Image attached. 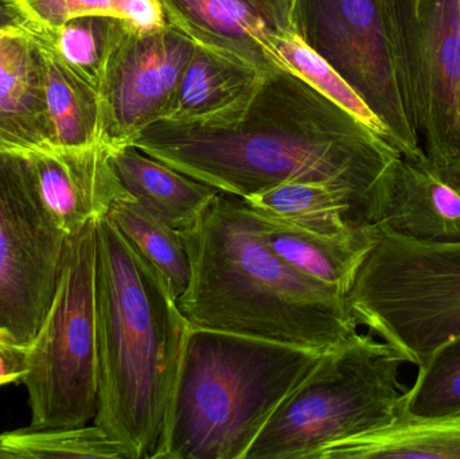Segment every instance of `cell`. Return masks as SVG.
Returning <instances> with one entry per match:
<instances>
[{
  "instance_id": "cell-1",
  "label": "cell",
  "mask_w": 460,
  "mask_h": 459,
  "mask_svg": "<svg viewBox=\"0 0 460 459\" xmlns=\"http://www.w3.org/2000/svg\"><path fill=\"white\" fill-rule=\"evenodd\" d=\"M131 146L241 199L296 181L337 186L367 225L383 220L402 158L388 140L280 67L262 73L253 94L224 115L156 121Z\"/></svg>"
},
{
  "instance_id": "cell-2",
  "label": "cell",
  "mask_w": 460,
  "mask_h": 459,
  "mask_svg": "<svg viewBox=\"0 0 460 459\" xmlns=\"http://www.w3.org/2000/svg\"><path fill=\"white\" fill-rule=\"evenodd\" d=\"M181 234L190 282L178 306L191 325L322 353L358 331L346 296L281 260L238 197L220 191Z\"/></svg>"
},
{
  "instance_id": "cell-3",
  "label": "cell",
  "mask_w": 460,
  "mask_h": 459,
  "mask_svg": "<svg viewBox=\"0 0 460 459\" xmlns=\"http://www.w3.org/2000/svg\"><path fill=\"white\" fill-rule=\"evenodd\" d=\"M191 323L115 224L96 221L97 412L126 459H154Z\"/></svg>"
},
{
  "instance_id": "cell-4",
  "label": "cell",
  "mask_w": 460,
  "mask_h": 459,
  "mask_svg": "<svg viewBox=\"0 0 460 459\" xmlns=\"http://www.w3.org/2000/svg\"><path fill=\"white\" fill-rule=\"evenodd\" d=\"M321 356L190 325L154 459H245Z\"/></svg>"
},
{
  "instance_id": "cell-5",
  "label": "cell",
  "mask_w": 460,
  "mask_h": 459,
  "mask_svg": "<svg viewBox=\"0 0 460 459\" xmlns=\"http://www.w3.org/2000/svg\"><path fill=\"white\" fill-rule=\"evenodd\" d=\"M407 363L394 345L357 331L322 353L245 459H314L330 445L394 425L404 418L400 375Z\"/></svg>"
},
{
  "instance_id": "cell-6",
  "label": "cell",
  "mask_w": 460,
  "mask_h": 459,
  "mask_svg": "<svg viewBox=\"0 0 460 459\" xmlns=\"http://www.w3.org/2000/svg\"><path fill=\"white\" fill-rule=\"evenodd\" d=\"M291 22L383 121L402 156L424 153L402 0H291Z\"/></svg>"
},
{
  "instance_id": "cell-7",
  "label": "cell",
  "mask_w": 460,
  "mask_h": 459,
  "mask_svg": "<svg viewBox=\"0 0 460 459\" xmlns=\"http://www.w3.org/2000/svg\"><path fill=\"white\" fill-rule=\"evenodd\" d=\"M346 302L358 326L421 366L460 336V242H419L378 226Z\"/></svg>"
},
{
  "instance_id": "cell-8",
  "label": "cell",
  "mask_w": 460,
  "mask_h": 459,
  "mask_svg": "<svg viewBox=\"0 0 460 459\" xmlns=\"http://www.w3.org/2000/svg\"><path fill=\"white\" fill-rule=\"evenodd\" d=\"M96 221L67 239L53 301L24 352L31 430L80 428L96 417Z\"/></svg>"
},
{
  "instance_id": "cell-9",
  "label": "cell",
  "mask_w": 460,
  "mask_h": 459,
  "mask_svg": "<svg viewBox=\"0 0 460 459\" xmlns=\"http://www.w3.org/2000/svg\"><path fill=\"white\" fill-rule=\"evenodd\" d=\"M67 239L40 199L29 155L0 147V331L23 347L53 301Z\"/></svg>"
},
{
  "instance_id": "cell-10",
  "label": "cell",
  "mask_w": 460,
  "mask_h": 459,
  "mask_svg": "<svg viewBox=\"0 0 460 459\" xmlns=\"http://www.w3.org/2000/svg\"><path fill=\"white\" fill-rule=\"evenodd\" d=\"M196 42L172 24L140 30L115 18L100 80L99 143L131 146L162 120Z\"/></svg>"
},
{
  "instance_id": "cell-11",
  "label": "cell",
  "mask_w": 460,
  "mask_h": 459,
  "mask_svg": "<svg viewBox=\"0 0 460 459\" xmlns=\"http://www.w3.org/2000/svg\"><path fill=\"white\" fill-rule=\"evenodd\" d=\"M419 134L435 163L460 169L458 0H402Z\"/></svg>"
},
{
  "instance_id": "cell-12",
  "label": "cell",
  "mask_w": 460,
  "mask_h": 459,
  "mask_svg": "<svg viewBox=\"0 0 460 459\" xmlns=\"http://www.w3.org/2000/svg\"><path fill=\"white\" fill-rule=\"evenodd\" d=\"M166 22L197 45L268 70L287 69L272 38L294 31L291 0H159Z\"/></svg>"
},
{
  "instance_id": "cell-13",
  "label": "cell",
  "mask_w": 460,
  "mask_h": 459,
  "mask_svg": "<svg viewBox=\"0 0 460 459\" xmlns=\"http://www.w3.org/2000/svg\"><path fill=\"white\" fill-rule=\"evenodd\" d=\"M26 154L40 199L67 236L105 217L113 202L128 194L111 163L110 148L100 143Z\"/></svg>"
},
{
  "instance_id": "cell-14",
  "label": "cell",
  "mask_w": 460,
  "mask_h": 459,
  "mask_svg": "<svg viewBox=\"0 0 460 459\" xmlns=\"http://www.w3.org/2000/svg\"><path fill=\"white\" fill-rule=\"evenodd\" d=\"M378 226L419 242H460V169L435 163L426 151L402 155Z\"/></svg>"
},
{
  "instance_id": "cell-15",
  "label": "cell",
  "mask_w": 460,
  "mask_h": 459,
  "mask_svg": "<svg viewBox=\"0 0 460 459\" xmlns=\"http://www.w3.org/2000/svg\"><path fill=\"white\" fill-rule=\"evenodd\" d=\"M0 147L21 153L53 147L45 56L40 40L23 26L0 34Z\"/></svg>"
},
{
  "instance_id": "cell-16",
  "label": "cell",
  "mask_w": 460,
  "mask_h": 459,
  "mask_svg": "<svg viewBox=\"0 0 460 459\" xmlns=\"http://www.w3.org/2000/svg\"><path fill=\"white\" fill-rule=\"evenodd\" d=\"M257 217L265 242L281 260L343 296L350 291L378 237V225L356 226L327 234L295 228L259 215Z\"/></svg>"
},
{
  "instance_id": "cell-17",
  "label": "cell",
  "mask_w": 460,
  "mask_h": 459,
  "mask_svg": "<svg viewBox=\"0 0 460 459\" xmlns=\"http://www.w3.org/2000/svg\"><path fill=\"white\" fill-rule=\"evenodd\" d=\"M261 77L259 67L196 43L159 121L189 124L218 118L245 102Z\"/></svg>"
},
{
  "instance_id": "cell-18",
  "label": "cell",
  "mask_w": 460,
  "mask_h": 459,
  "mask_svg": "<svg viewBox=\"0 0 460 459\" xmlns=\"http://www.w3.org/2000/svg\"><path fill=\"white\" fill-rule=\"evenodd\" d=\"M110 159L127 193L181 232L191 228L220 193L134 146L111 150Z\"/></svg>"
},
{
  "instance_id": "cell-19",
  "label": "cell",
  "mask_w": 460,
  "mask_h": 459,
  "mask_svg": "<svg viewBox=\"0 0 460 459\" xmlns=\"http://www.w3.org/2000/svg\"><path fill=\"white\" fill-rule=\"evenodd\" d=\"M314 459H460V412L394 425L330 445Z\"/></svg>"
},
{
  "instance_id": "cell-20",
  "label": "cell",
  "mask_w": 460,
  "mask_h": 459,
  "mask_svg": "<svg viewBox=\"0 0 460 459\" xmlns=\"http://www.w3.org/2000/svg\"><path fill=\"white\" fill-rule=\"evenodd\" d=\"M256 215L316 234L367 226L342 189L323 182H287L243 199Z\"/></svg>"
},
{
  "instance_id": "cell-21",
  "label": "cell",
  "mask_w": 460,
  "mask_h": 459,
  "mask_svg": "<svg viewBox=\"0 0 460 459\" xmlns=\"http://www.w3.org/2000/svg\"><path fill=\"white\" fill-rule=\"evenodd\" d=\"M40 43L45 56L46 110L53 147L97 145L100 105L96 89L73 73L48 45Z\"/></svg>"
},
{
  "instance_id": "cell-22",
  "label": "cell",
  "mask_w": 460,
  "mask_h": 459,
  "mask_svg": "<svg viewBox=\"0 0 460 459\" xmlns=\"http://www.w3.org/2000/svg\"><path fill=\"white\" fill-rule=\"evenodd\" d=\"M107 217L180 298L190 282V260L181 231L148 212L129 194L113 202Z\"/></svg>"
},
{
  "instance_id": "cell-23",
  "label": "cell",
  "mask_w": 460,
  "mask_h": 459,
  "mask_svg": "<svg viewBox=\"0 0 460 459\" xmlns=\"http://www.w3.org/2000/svg\"><path fill=\"white\" fill-rule=\"evenodd\" d=\"M0 459H126L99 426L8 431L0 434Z\"/></svg>"
},
{
  "instance_id": "cell-24",
  "label": "cell",
  "mask_w": 460,
  "mask_h": 459,
  "mask_svg": "<svg viewBox=\"0 0 460 459\" xmlns=\"http://www.w3.org/2000/svg\"><path fill=\"white\" fill-rule=\"evenodd\" d=\"M272 48L287 69L307 81L319 93L348 110L392 145L388 129L362 97L343 80L337 70L332 69L313 49L308 48L295 32L272 38Z\"/></svg>"
},
{
  "instance_id": "cell-25",
  "label": "cell",
  "mask_w": 460,
  "mask_h": 459,
  "mask_svg": "<svg viewBox=\"0 0 460 459\" xmlns=\"http://www.w3.org/2000/svg\"><path fill=\"white\" fill-rule=\"evenodd\" d=\"M113 22V16H78L51 31L31 32L73 73L97 91L110 48Z\"/></svg>"
},
{
  "instance_id": "cell-26",
  "label": "cell",
  "mask_w": 460,
  "mask_h": 459,
  "mask_svg": "<svg viewBox=\"0 0 460 459\" xmlns=\"http://www.w3.org/2000/svg\"><path fill=\"white\" fill-rule=\"evenodd\" d=\"M407 390L404 418L429 419L460 412V336L440 345Z\"/></svg>"
},
{
  "instance_id": "cell-27",
  "label": "cell",
  "mask_w": 460,
  "mask_h": 459,
  "mask_svg": "<svg viewBox=\"0 0 460 459\" xmlns=\"http://www.w3.org/2000/svg\"><path fill=\"white\" fill-rule=\"evenodd\" d=\"M32 32L51 31L78 16L118 18L115 0H3Z\"/></svg>"
},
{
  "instance_id": "cell-28",
  "label": "cell",
  "mask_w": 460,
  "mask_h": 459,
  "mask_svg": "<svg viewBox=\"0 0 460 459\" xmlns=\"http://www.w3.org/2000/svg\"><path fill=\"white\" fill-rule=\"evenodd\" d=\"M115 8L119 19L140 30L159 29L167 24L159 0H115Z\"/></svg>"
},
{
  "instance_id": "cell-29",
  "label": "cell",
  "mask_w": 460,
  "mask_h": 459,
  "mask_svg": "<svg viewBox=\"0 0 460 459\" xmlns=\"http://www.w3.org/2000/svg\"><path fill=\"white\" fill-rule=\"evenodd\" d=\"M27 348L0 345V387L22 382L26 374L24 352Z\"/></svg>"
},
{
  "instance_id": "cell-30",
  "label": "cell",
  "mask_w": 460,
  "mask_h": 459,
  "mask_svg": "<svg viewBox=\"0 0 460 459\" xmlns=\"http://www.w3.org/2000/svg\"><path fill=\"white\" fill-rule=\"evenodd\" d=\"M16 27H22L21 19L3 0H0V30L16 29Z\"/></svg>"
},
{
  "instance_id": "cell-31",
  "label": "cell",
  "mask_w": 460,
  "mask_h": 459,
  "mask_svg": "<svg viewBox=\"0 0 460 459\" xmlns=\"http://www.w3.org/2000/svg\"><path fill=\"white\" fill-rule=\"evenodd\" d=\"M0 345H5V347H16V348H26L23 345L19 344L18 341L8 336L4 331H0Z\"/></svg>"
},
{
  "instance_id": "cell-32",
  "label": "cell",
  "mask_w": 460,
  "mask_h": 459,
  "mask_svg": "<svg viewBox=\"0 0 460 459\" xmlns=\"http://www.w3.org/2000/svg\"><path fill=\"white\" fill-rule=\"evenodd\" d=\"M407 2L410 3L411 5H418L420 0H407Z\"/></svg>"
},
{
  "instance_id": "cell-33",
  "label": "cell",
  "mask_w": 460,
  "mask_h": 459,
  "mask_svg": "<svg viewBox=\"0 0 460 459\" xmlns=\"http://www.w3.org/2000/svg\"><path fill=\"white\" fill-rule=\"evenodd\" d=\"M458 8H459V19H460V0H458Z\"/></svg>"
},
{
  "instance_id": "cell-34",
  "label": "cell",
  "mask_w": 460,
  "mask_h": 459,
  "mask_svg": "<svg viewBox=\"0 0 460 459\" xmlns=\"http://www.w3.org/2000/svg\"><path fill=\"white\" fill-rule=\"evenodd\" d=\"M8 30V29H7ZM4 31V30H0V34H2V32Z\"/></svg>"
}]
</instances>
